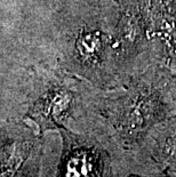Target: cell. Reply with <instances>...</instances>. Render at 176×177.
<instances>
[{
    "label": "cell",
    "instance_id": "8992f818",
    "mask_svg": "<svg viewBox=\"0 0 176 177\" xmlns=\"http://www.w3.org/2000/svg\"><path fill=\"white\" fill-rule=\"evenodd\" d=\"M152 56L176 73V0H149Z\"/></svg>",
    "mask_w": 176,
    "mask_h": 177
},
{
    "label": "cell",
    "instance_id": "30bf717a",
    "mask_svg": "<svg viewBox=\"0 0 176 177\" xmlns=\"http://www.w3.org/2000/svg\"><path fill=\"white\" fill-rule=\"evenodd\" d=\"M174 85H175V87H174V92H175V97H176V73L174 75Z\"/></svg>",
    "mask_w": 176,
    "mask_h": 177
},
{
    "label": "cell",
    "instance_id": "3957f363",
    "mask_svg": "<svg viewBox=\"0 0 176 177\" xmlns=\"http://www.w3.org/2000/svg\"><path fill=\"white\" fill-rule=\"evenodd\" d=\"M30 102L23 119L31 121L38 134L69 129L83 103V95L93 85L54 65L31 69Z\"/></svg>",
    "mask_w": 176,
    "mask_h": 177
},
{
    "label": "cell",
    "instance_id": "5b68a950",
    "mask_svg": "<svg viewBox=\"0 0 176 177\" xmlns=\"http://www.w3.org/2000/svg\"><path fill=\"white\" fill-rule=\"evenodd\" d=\"M62 151L56 177H108L110 154L94 136L71 129L58 131Z\"/></svg>",
    "mask_w": 176,
    "mask_h": 177
},
{
    "label": "cell",
    "instance_id": "9c48e42d",
    "mask_svg": "<svg viewBox=\"0 0 176 177\" xmlns=\"http://www.w3.org/2000/svg\"><path fill=\"white\" fill-rule=\"evenodd\" d=\"M41 150H39L37 153L29 160L27 165L21 169V171L15 177H38L39 163H40V158H41Z\"/></svg>",
    "mask_w": 176,
    "mask_h": 177
},
{
    "label": "cell",
    "instance_id": "7a4b0ae2",
    "mask_svg": "<svg viewBox=\"0 0 176 177\" xmlns=\"http://www.w3.org/2000/svg\"><path fill=\"white\" fill-rule=\"evenodd\" d=\"M174 73L153 59L130 77L116 94L104 97L101 112L126 149L142 145L159 123L172 117L176 101Z\"/></svg>",
    "mask_w": 176,
    "mask_h": 177
},
{
    "label": "cell",
    "instance_id": "52a82bcc",
    "mask_svg": "<svg viewBox=\"0 0 176 177\" xmlns=\"http://www.w3.org/2000/svg\"><path fill=\"white\" fill-rule=\"evenodd\" d=\"M42 137L24 122L7 123L1 129V177H15L39 150Z\"/></svg>",
    "mask_w": 176,
    "mask_h": 177
},
{
    "label": "cell",
    "instance_id": "8fae6325",
    "mask_svg": "<svg viewBox=\"0 0 176 177\" xmlns=\"http://www.w3.org/2000/svg\"><path fill=\"white\" fill-rule=\"evenodd\" d=\"M129 177H141V176H137V175H131V176H129Z\"/></svg>",
    "mask_w": 176,
    "mask_h": 177
},
{
    "label": "cell",
    "instance_id": "6da1fadb",
    "mask_svg": "<svg viewBox=\"0 0 176 177\" xmlns=\"http://www.w3.org/2000/svg\"><path fill=\"white\" fill-rule=\"evenodd\" d=\"M116 0H73L55 15L52 65L109 92L124 87L114 47Z\"/></svg>",
    "mask_w": 176,
    "mask_h": 177
},
{
    "label": "cell",
    "instance_id": "ba28073f",
    "mask_svg": "<svg viewBox=\"0 0 176 177\" xmlns=\"http://www.w3.org/2000/svg\"><path fill=\"white\" fill-rule=\"evenodd\" d=\"M147 140H150L153 157L169 169L176 170V115L154 127Z\"/></svg>",
    "mask_w": 176,
    "mask_h": 177
},
{
    "label": "cell",
    "instance_id": "277c9868",
    "mask_svg": "<svg viewBox=\"0 0 176 177\" xmlns=\"http://www.w3.org/2000/svg\"><path fill=\"white\" fill-rule=\"evenodd\" d=\"M114 47L126 84L154 58L150 40L149 0H116Z\"/></svg>",
    "mask_w": 176,
    "mask_h": 177
}]
</instances>
